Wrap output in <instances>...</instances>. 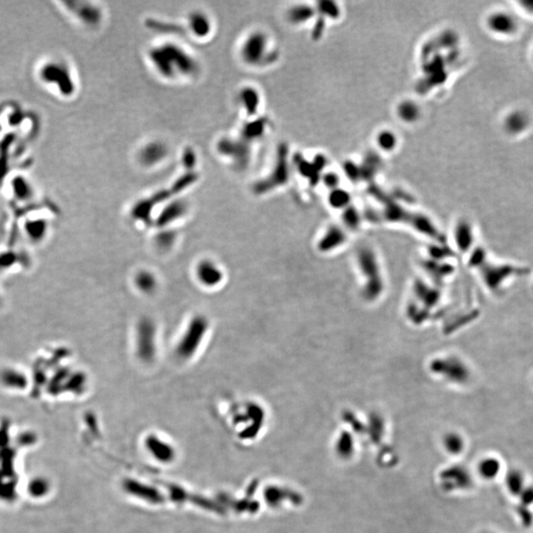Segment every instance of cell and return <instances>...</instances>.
Returning <instances> with one entry per match:
<instances>
[{
    "mask_svg": "<svg viewBox=\"0 0 533 533\" xmlns=\"http://www.w3.org/2000/svg\"><path fill=\"white\" fill-rule=\"evenodd\" d=\"M146 59L158 77L167 82L193 80L201 71L197 57L175 40H164L151 46L147 51Z\"/></svg>",
    "mask_w": 533,
    "mask_h": 533,
    "instance_id": "1",
    "label": "cell"
},
{
    "mask_svg": "<svg viewBox=\"0 0 533 533\" xmlns=\"http://www.w3.org/2000/svg\"><path fill=\"white\" fill-rule=\"evenodd\" d=\"M483 25L486 32L496 39H515L521 30L518 13L501 7H496L487 12L483 19Z\"/></svg>",
    "mask_w": 533,
    "mask_h": 533,
    "instance_id": "2",
    "label": "cell"
},
{
    "mask_svg": "<svg viewBox=\"0 0 533 533\" xmlns=\"http://www.w3.org/2000/svg\"><path fill=\"white\" fill-rule=\"evenodd\" d=\"M170 152L168 143L161 139H151L138 147L136 157L139 166L152 169L163 164L170 156Z\"/></svg>",
    "mask_w": 533,
    "mask_h": 533,
    "instance_id": "3",
    "label": "cell"
},
{
    "mask_svg": "<svg viewBox=\"0 0 533 533\" xmlns=\"http://www.w3.org/2000/svg\"><path fill=\"white\" fill-rule=\"evenodd\" d=\"M532 122V115L529 111L516 107L505 113L502 118V128L507 136L518 138L531 129Z\"/></svg>",
    "mask_w": 533,
    "mask_h": 533,
    "instance_id": "4",
    "label": "cell"
},
{
    "mask_svg": "<svg viewBox=\"0 0 533 533\" xmlns=\"http://www.w3.org/2000/svg\"><path fill=\"white\" fill-rule=\"evenodd\" d=\"M69 9L85 26L95 29L104 20V11L98 4L89 1H75L68 3Z\"/></svg>",
    "mask_w": 533,
    "mask_h": 533,
    "instance_id": "5",
    "label": "cell"
},
{
    "mask_svg": "<svg viewBox=\"0 0 533 533\" xmlns=\"http://www.w3.org/2000/svg\"><path fill=\"white\" fill-rule=\"evenodd\" d=\"M266 38L262 33L255 32L247 36L240 48V57L248 65H257L264 58Z\"/></svg>",
    "mask_w": 533,
    "mask_h": 533,
    "instance_id": "6",
    "label": "cell"
},
{
    "mask_svg": "<svg viewBox=\"0 0 533 533\" xmlns=\"http://www.w3.org/2000/svg\"><path fill=\"white\" fill-rule=\"evenodd\" d=\"M187 30L195 39H207L214 31V22L211 16L200 10H195L187 16Z\"/></svg>",
    "mask_w": 533,
    "mask_h": 533,
    "instance_id": "7",
    "label": "cell"
},
{
    "mask_svg": "<svg viewBox=\"0 0 533 533\" xmlns=\"http://www.w3.org/2000/svg\"><path fill=\"white\" fill-rule=\"evenodd\" d=\"M479 475L485 480L495 479L501 471V463L495 457H486L479 462L477 467Z\"/></svg>",
    "mask_w": 533,
    "mask_h": 533,
    "instance_id": "8",
    "label": "cell"
},
{
    "mask_svg": "<svg viewBox=\"0 0 533 533\" xmlns=\"http://www.w3.org/2000/svg\"><path fill=\"white\" fill-rule=\"evenodd\" d=\"M463 439L456 434L448 435L445 439V443L447 445L448 450L454 454H459L461 449H463Z\"/></svg>",
    "mask_w": 533,
    "mask_h": 533,
    "instance_id": "9",
    "label": "cell"
},
{
    "mask_svg": "<svg viewBox=\"0 0 533 533\" xmlns=\"http://www.w3.org/2000/svg\"><path fill=\"white\" fill-rule=\"evenodd\" d=\"M515 5L517 13L525 14L526 17L533 19V1H518Z\"/></svg>",
    "mask_w": 533,
    "mask_h": 533,
    "instance_id": "10",
    "label": "cell"
},
{
    "mask_svg": "<svg viewBox=\"0 0 533 533\" xmlns=\"http://www.w3.org/2000/svg\"><path fill=\"white\" fill-rule=\"evenodd\" d=\"M529 57H530V60H531V62H532L533 64V45L532 47H531V49H530V54H529Z\"/></svg>",
    "mask_w": 533,
    "mask_h": 533,
    "instance_id": "11",
    "label": "cell"
}]
</instances>
